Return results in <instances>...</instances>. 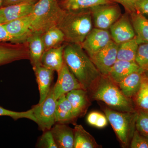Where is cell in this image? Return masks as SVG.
<instances>
[{
	"mask_svg": "<svg viewBox=\"0 0 148 148\" xmlns=\"http://www.w3.org/2000/svg\"><path fill=\"white\" fill-rule=\"evenodd\" d=\"M145 75L147 76L148 75V69H146V70L145 71Z\"/></svg>",
	"mask_w": 148,
	"mask_h": 148,
	"instance_id": "ab89813d",
	"label": "cell"
},
{
	"mask_svg": "<svg viewBox=\"0 0 148 148\" xmlns=\"http://www.w3.org/2000/svg\"><path fill=\"white\" fill-rule=\"evenodd\" d=\"M132 99L137 110L148 114V80L145 73L140 90Z\"/></svg>",
	"mask_w": 148,
	"mask_h": 148,
	"instance_id": "83f0119b",
	"label": "cell"
},
{
	"mask_svg": "<svg viewBox=\"0 0 148 148\" xmlns=\"http://www.w3.org/2000/svg\"><path fill=\"white\" fill-rule=\"evenodd\" d=\"M66 96L71 103L77 118L86 113L90 104L87 90L83 88L75 89L68 92Z\"/></svg>",
	"mask_w": 148,
	"mask_h": 148,
	"instance_id": "e0dca14e",
	"label": "cell"
},
{
	"mask_svg": "<svg viewBox=\"0 0 148 148\" xmlns=\"http://www.w3.org/2000/svg\"><path fill=\"white\" fill-rule=\"evenodd\" d=\"M112 0H61L59 4L66 11H75L90 9L96 6L111 3Z\"/></svg>",
	"mask_w": 148,
	"mask_h": 148,
	"instance_id": "d4e9b609",
	"label": "cell"
},
{
	"mask_svg": "<svg viewBox=\"0 0 148 148\" xmlns=\"http://www.w3.org/2000/svg\"><path fill=\"white\" fill-rule=\"evenodd\" d=\"M137 111L128 112H119L109 108L104 109L108 121L122 145L125 147L130 145L136 130Z\"/></svg>",
	"mask_w": 148,
	"mask_h": 148,
	"instance_id": "5b68a950",
	"label": "cell"
},
{
	"mask_svg": "<svg viewBox=\"0 0 148 148\" xmlns=\"http://www.w3.org/2000/svg\"><path fill=\"white\" fill-rule=\"evenodd\" d=\"M35 4H17L0 8V24H4L32 13Z\"/></svg>",
	"mask_w": 148,
	"mask_h": 148,
	"instance_id": "5bb4252c",
	"label": "cell"
},
{
	"mask_svg": "<svg viewBox=\"0 0 148 148\" xmlns=\"http://www.w3.org/2000/svg\"><path fill=\"white\" fill-rule=\"evenodd\" d=\"M139 45L136 36L132 39L119 44L117 59L135 61V56Z\"/></svg>",
	"mask_w": 148,
	"mask_h": 148,
	"instance_id": "484cf974",
	"label": "cell"
},
{
	"mask_svg": "<svg viewBox=\"0 0 148 148\" xmlns=\"http://www.w3.org/2000/svg\"><path fill=\"white\" fill-rule=\"evenodd\" d=\"M112 40L108 30L93 28L81 45L90 58L101 51Z\"/></svg>",
	"mask_w": 148,
	"mask_h": 148,
	"instance_id": "30bf717a",
	"label": "cell"
},
{
	"mask_svg": "<svg viewBox=\"0 0 148 148\" xmlns=\"http://www.w3.org/2000/svg\"><path fill=\"white\" fill-rule=\"evenodd\" d=\"M38 1V0H3L2 7L25 3H32L35 4Z\"/></svg>",
	"mask_w": 148,
	"mask_h": 148,
	"instance_id": "74e56055",
	"label": "cell"
},
{
	"mask_svg": "<svg viewBox=\"0 0 148 148\" xmlns=\"http://www.w3.org/2000/svg\"><path fill=\"white\" fill-rule=\"evenodd\" d=\"M57 100L51 87L50 92L43 102L32 108L36 123L43 132L50 130L56 123L55 112Z\"/></svg>",
	"mask_w": 148,
	"mask_h": 148,
	"instance_id": "8992f818",
	"label": "cell"
},
{
	"mask_svg": "<svg viewBox=\"0 0 148 148\" xmlns=\"http://www.w3.org/2000/svg\"><path fill=\"white\" fill-rule=\"evenodd\" d=\"M74 130V148H98L95 139L81 125H75Z\"/></svg>",
	"mask_w": 148,
	"mask_h": 148,
	"instance_id": "cb8c5ba5",
	"label": "cell"
},
{
	"mask_svg": "<svg viewBox=\"0 0 148 148\" xmlns=\"http://www.w3.org/2000/svg\"><path fill=\"white\" fill-rule=\"evenodd\" d=\"M115 3L121 4L128 14L136 11L134 8V3L138 0H112Z\"/></svg>",
	"mask_w": 148,
	"mask_h": 148,
	"instance_id": "e575fe53",
	"label": "cell"
},
{
	"mask_svg": "<svg viewBox=\"0 0 148 148\" xmlns=\"http://www.w3.org/2000/svg\"><path fill=\"white\" fill-rule=\"evenodd\" d=\"M40 93L39 104L44 101L51 89L54 72L41 64L33 67Z\"/></svg>",
	"mask_w": 148,
	"mask_h": 148,
	"instance_id": "9a60e30c",
	"label": "cell"
},
{
	"mask_svg": "<svg viewBox=\"0 0 148 148\" xmlns=\"http://www.w3.org/2000/svg\"><path fill=\"white\" fill-rule=\"evenodd\" d=\"M145 71L141 69L132 73L118 84L122 92L126 97L132 98L140 90Z\"/></svg>",
	"mask_w": 148,
	"mask_h": 148,
	"instance_id": "d6986e66",
	"label": "cell"
},
{
	"mask_svg": "<svg viewBox=\"0 0 148 148\" xmlns=\"http://www.w3.org/2000/svg\"><path fill=\"white\" fill-rule=\"evenodd\" d=\"M95 28L108 30L121 16V9L115 3L101 5L90 9Z\"/></svg>",
	"mask_w": 148,
	"mask_h": 148,
	"instance_id": "52a82bcc",
	"label": "cell"
},
{
	"mask_svg": "<svg viewBox=\"0 0 148 148\" xmlns=\"http://www.w3.org/2000/svg\"><path fill=\"white\" fill-rule=\"evenodd\" d=\"M41 36L39 33L32 32L26 40L29 48V60L33 68L41 64V59L45 51Z\"/></svg>",
	"mask_w": 148,
	"mask_h": 148,
	"instance_id": "44dd1931",
	"label": "cell"
},
{
	"mask_svg": "<svg viewBox=\"0 0 148 148\" xmlns=\"http://www.w3.org/2000/svg\"><path fill=\"white\" fill-rule=\"evenodd\" d=\"M58 75L57 81L52 86L53 94L56 100L71 90L82 88L80 84L65 62L61 71L58 73Z\"/></svg>",
	"mask_w": 148,
	"mask_h": 148,
	"instance_id": "8fae6325",
	"label": "cell"
},
{
	"mask_svg": "<svg viewBox=\"0 0 148 148\" xmlns=\"http://www.w3.org/2000/svg\"><path fill=\"white\" fill-rule=\"evenodd\" d=\"M66 44L45 51L41 59V65L56 71H61L64 64V50Z\"/></svg>",
	"mask_w": 148,
	"mask_h": 148,
	"instance_id": "2e32d148",
	"label": "cell"
},
{
	"mask_svg": "<svg viewBox=\"0 0 148 148\" xmlns=\"http://www.w3.org/2000/svg\"><path fill=\"white\" fill-rule=\"evenodd\" d=\"M146 76H147V75H146ZM147 79L148 80V76H147Z\"/></svg>",
	"mask_w": 148,
	"mask_h": 148,
	"instance_id": "60d3db41",
	"label": "cell"
},
{
	"mask_svg": "<svg viewBox=\"0 0 148 148\" xmlns=\"http://www.w3.org/2000/svg\"><path fill=\"white\" fill-rule=\"evenodd\" d=\"M36 147L42 148H58L51 130L44 131L38 140Z\"/></svg>",
	"mask_w": 148,
	"mask_h": 148,
	"instance_id": "d6a6232c",
	"label": "cell"
},
{
	"mask_svg": "<svg viewBox=\"0 0 148 148\" xmlns=\"http://www.w3.org/2000/svg\"><path fill=\"white\" fill-rule=\"evenodd\" d=\"M26 59L29 60V48L26 42H0V66Z\"/></svg>",
	"mask_w": 148,
	"mask_h": 148,
	"instance_id": "ba28073f",
	"label": "cell"
},
{
	"mask_svg": "<svg viewBox=\"0 0 148 148\" xmlns=\"http://www.w3.org/2000/svg\"><path fill=\"white\" fill-rule=\"evenodd\" d=\"M118 45L112 40L106 47L90 58L103 75H108L111 68L117 60Z\"/></svg>",
	"mask_w": 148,
	"mask_h": 148,
	"instance_id": "9c48e42d",
	"label": "cell"
},
{
	"mask_svg": "<svg viewBox=\"0 0 148 148\" xmlns=\"http://www.w3.org/2000/svg\"><path fill=\"white\" fill-rule=\"evenodd\" d=\"M131 148H148V138L135 130L130 144Z\"/></svg>",
	"mask_w": 148,
	"mask_h": 148,
	"instance_id": "836d02e7",
	"label": "cell"
},
{
	"mask_svg": "<svg viewBox=\"0 0 148 148\" xmlns=\"http://www.w3.org/2000/svg\"><path fill=\"white\" fill-rule=\"evenodd\" d=\"M65 11L58 0H38L34 5L31 13L32 32L42 34L51 28L57 27Z\"/></svg>",
	"mask_w": 148,
	"mask_h": 148,
	"instance_id": "277c9868",
	"label": "cell"
},
{
	"mask_svg": "<svg viewBox=\"0 0 148 148\" xmlns=\"http://www.w3.org/2000/svg\"><path fill=\"white\" fill-rule=\"evenodd\" d=\"M3 1V0H0V8L2 7Z\"/></svg>",
	"mask_w": 148,
	"mask_h": 148,
	"instance_id": "f35d334b",
	"label": "cell"
},
{
	"mask_svg": "<svg viewBox=\"0 0 148 148\" xmlns=\"http://www.w3.org/2000/svg\"><path fill=\"white\" fill-rule=\"evenodd\" d=\"M134 6L136 11L148 14V0H138L135 2Z\"/></svg>",
	"mask_w": 148,
	"mask_h": 148,
	"instance_id": "d590c367",
	"label": "cell"
},
{
	"mask_svg": "<svg viewBox=\"0 0 148 148\" xmlns=\"http://www.w3.org/2000/svg\"><path fill=\"white\" fill-rule=\"evenodd\" d=\"M86 121L91 126L102 128L107 126L108 121L106 115H105L100 112L93 111L88 115Z\"/></svg>",
	"mask_w": 148,
	"mask_h": 148,
	"instance_id": "4dcf8cb0",
	"label": "cell"
},
{
	"mask_svg": "<svg viewBox=\"0 0 148 148\" xmlns=\"http://www.w3.org/2000/svg\"><path fill=\"white\" fill-rule=\"evenodd\" d=\"M129 14L139 45L148 43V19L143 14L137 11Z\"/></svg>",
	"mask_w": 148,
	"mask_h": 148,
	"instance_id": "603a6c76",
	"label": "cell"
},
{
	"mask_svg": "<svg viewBox=\"0 0 148 148\" xmlns=\"http://www.w3.org/2000/svg\"><path fill=\"white\" fill-rule=\"evenodd\" d=\"M32 21L33 16L31 13L3 25L16 43L23 42H26L27 38L32 33Z\"/></svg>",
	"mask_w": 148,
	"mask_h": 148,
	"instance_id": "7c38bea8",
	"label": "cell"
},
{
	"mask_svg": "<svg viewBox=\"0 0 148 148\" xmlns=\"http://www.w3.org/2000/svg\"><path fill=\"white\" fill-rule=\"evenodd\" d=\"M64 62L84 90H90L101 74L80 44L67 43L64 50Z\"/></svg>",
	"mask_w": 148,
	"mask_h": 148,
	"instance_id": "6da1fadb",
	"label": "cell"
},
{
	"mask_svg": "<svg viewBox=\"0 0 148 148\" xmlns=\"http://www.w3.org/2000/svg\"><path fill=\"white\" fill-rule=\"evenodd\" d=\"M128 14L121 15L110 27L112 40L117 44L132 39L136 36Z\"/></svg>",
	"mask_w": 148,
	"mask_h": 148,
	"instance_id": "4fadbf2b",
	"label": "cell"
},
{
	"mask_svg": "<svg viewBox=\"0 0 148 148\" xmlns=\"http://www.w3.org/2000/svg\"><path fill=\"white\" fill-rule=\"evenodd\" d=\"M90 90L92 91L93 99L103 102L112 110L128 112L137 110L133 99L125 96L117 84L108 76L101 75L98 82Z\"/></svg>",
	"mask_w": 148,
	"mask_h": 148,
	"instance_id": "7a4b0ae2",
	"label": "cell"
},
{
	"mask_svg": "<svg viewBox=\"0 0 148 148\" xmlns=\"http://www.w3.org/2000/svg\"><path fill=\"white\" fill-rule=\"evenodd\" d=\"M90 9L65 11L57 27L64 33L65 42L81 44L92 29Z\"/></svg>",
	"mask_w": 148,
	"mask_h": 148,
	"instance_id": "3957f363",
	"label": "cell"
},
{
	"mask_svg": "<svg viewBox=\"0 0 148 148\" xmlns=\"http://www.w3.org/2000/svg\"><path fill=\"white\" fill-rule=\"evenodd\" d=\"M51 131L58 148H73L74 129L65 123H58Z\"/></svg>",
	"mask_w": 148,
	"mask_h": 148,
	"instance_id": "ac0fdd59",
	"label": "cell"
},
{
	"mask_svg": "<svg viewBox=\"0 0 148 148\" xmlns=\"http://www.w3.org/2000/svg\"><path fill=\"white\" fill-rule=\"evenodd\" d=\"M7 116L11 117L14 120H17L20 119H27L33 121L36 123V120L35 118L32 108L25 112H17L10 110L4 108L0 106V116Z\"/></svg>",
	"mask_w": 148,
	"mask_h": 148,
	"instance_id": "f1b7e54d",
	"label": "cell"
},
{
	"mask_svg": "<svg viewBox=\"0 0 148 148\" xmlns=\"http://www.w3.org/2000/svg\"><path fill=\"white\" fill-rule=\"evenodd\" d=\"M0 42L16 43L15 40L11 36L3 25L0 24Z\"/></svg>",
	"mask_w": 148,
	"mask_h": 148,
	"instance_id": "8d00e7d4",
	"label": "cell"
},
{
	"mask_svg": "<svg viewBox=\"0 0 148 148\" xmlns=\"http://www.w3.org/2000/svg\"><path fill=\"white\" fill-rule=\"evenodd\" d=\"M60 1H61V0H58V2Z\"/></svg>",
	"mask_w": 148,
	"mask_h": 148,
	"instance_id": "b9f144b4",
	"label": "cell"
},
{
	"mask_svg": "<svg viewBox=\"0 0 148 148\" xmlns=\"http://www.w3.org/2000/svg\"><path fill=\"white\" fill-rule=\"evenodd\" d=\"M136 129L148 138V114L144 111L137 110L136 119Z\"/></svg>",
	"mask_w": 148,
	"mask_h": 148,
	"instance_id": "1f68e13d",
	"label": "cell"
},
{
	"mask_svg": "<svg viewBox=\"0 0 148 148\" xmlns=\"http://www.w3.org/2000/svg\"><path fill=\"white\" fill-rule=\"evenodd\" d=\"M140 69L135 61L117 60L111 68L108 76L118 84L127 76Z\"/></svg>",
	"mask_w": 148,
	"mask_h": 148,
	"instance_id": "ffe728a7",
	"label": "cell"
},
{
	"mask_svg": "<svg viewBox=\"0 0 148 148\" xmlns=\"http://www.w3.org/2000/svg\"><path fill=\"white\" fill-rule=\"evenodd\" d=\"M77 118L74 114L71 103L66 95L61 96L57 100L55 112V122L57 123H72Z\"/></svg>",
	"mask_w": 148,
	"mask_h": 148,
	"instance_id": "7402d4cb",
	"label": "cell"
},
{
	"mask_svg": "<svg viewBox=\"0 0 148 148\" xmlns=\"http://www.w3.org/2000/svg\"><path fill=\"white\" fill-rule=\"evenodd\" d=\"M41 37L45 51L60 46L65 40L64 33L57 27L49 29L42 34Z\"/></svg>",
	"mask_w": 148,
	"mask_h": 148,
	"instance_id": "4316f807",
	"label": "cell"
},
{
	"mask_svg": "<svg viewBox=\"0 0 148 148\" xmlns=\"http://www.w3.org/2000/svg\"><path fill=\"white\" fill-rule=\"evenodd\" d=\"M135 62L144 71L148 69V43H142L138 46Z\"/></svg>",
	"mask_w": 148,
	"mask_h": 148,
	"instance_id": "f546056e",
	"label": "cell"
}]
</instances>
